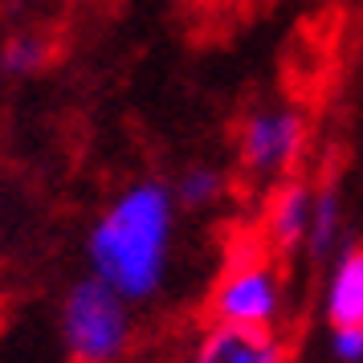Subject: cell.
Instances as JSON below:
<instances>
[{
  "instance_id": "cell-8",
  "label": "cell",
  "mask_w": 363,
  "mask_h": 363,
  "mask_svg": "<svg viewBox=\"0 0 363 363\" xmlns=\"http://www.w3.org/2000/svg\"><path fill=\"white\" fill-rule=\"evenodd\" d=\"M50 62V37L41 33H17L4 41V50H0V66L4 74H33Z\"/></svg>"
},
{
  "instance_id": "cell-7",
  "label": "cell",
  "mask_w": 363,
  "mask_h": 363,
  "mask_svg": "<svg viewBox=\"0 0 363 363\" xmlns=\"http://www.w3.org/2000/svg\"><path fill=\"white\" fill-rule=\"evenodd\" d=\"M327 318L339 330H359L363 327V245L347 249V257L339 262V269H335Z\"/></svg>"
},
{
  "instance_id": "cell-3",
  "label": "cell",
  "mask_w": 363,
  "mask_h": 363,
  "mask_svg": "<svg viewBox=\"0 0 363 363\" xmlns=\"http://www.w3.org/2000/svg\"><path fill=\"white\" fill-rule=\"evenodd\" d=\"M66 343L74 363H111L127 343L123 298L102 278L74 286L66 302Z\"/></svg>"
},
{
  "instance_id": "cell-10",
  "label": "cell",
  "mask_w": 363,
  "mask_h": 363,
  "mask_svg": "<svg viewBox=\"0 0 363 363\" xmlns=\"http://www.w3.org/2000/svg\"><path fill=\"white\" fill-rule=\"evenodd\" d=\"M216 196H220V176H216L213 167H196V172H188L180 180V200L188 208H204Z\"/></svg>"
},
{
  "instance_id": "cell-9",
  "label": "cell",
  "mask_w": 363,
  "mask_h": 363,
  "mask_svg": "<svg viewBox=\"0 0 363 363\" xmlns=\"http://www.w3.org/2000/svg\"><path fill=\"white\" fill-rule=\"evenodd\" d=\"M335 220H339L335 192L323 188V196L314 200V213H311V253L314 257H327L330 241H335Z\"/></svg>"
},
{
  "instance_id": "cell-5",
  "label": "cell",
  "mask_w": 363,
  "mask_h": 363,
  "mask_svg": "<svg viewBox=\"0 0 363 363\" xmlns=\"http://www.w3.org/2000/svg\"><path fill=\"white\" fill-rule=\"evenodd\" d=\"M196 363H286L278 339L269 327H237V323H220V327L200 343Z\"/></svg>"
},
{
  "instance_id": "cell-1",
  "label": "cell",
  "mask_w": 363,
  "mask_h": 363,
  "mask_svg": "<svg viewBox=\"0 0 363 363\" xmlns=\"http://www.w3.org/2000/svg\"><path fill=\"white\" fill-rule=\"evenodd\" d=\"M172 200L160 184H139L118 200L90 237V257L99 278L118 298H143L164 274Z\"/></svg>"
},
{
  "instance_id": "cell-2",
  "label": "cell",
  "mask_w": 363,
  "mask_h": 363,
  "mask_svg": "<svg viewBox=\"0 0 363 363\" xmlns=\"http://www.w3.org/2000/svg\"><path fill=\"white\" fill-rule=\"evenodd\" d=\"M208 311L216 323H237V327H269L278 311V281L269 269V245L265 237H245L233 245L225 274L216 278V290L208 298Z\"/></svg>"
},
{
  "instance_id": "cell-4",
  "label": "cell",
  "mask_w": 363,
  "mask_h": 363,
  "mask_svg": "<svg viewBox=\"0 0 363 363\" xmlns=\"http://www.w3.org/2000/svg\"><path fill=\"white\" fill-rule=\"evenodd\" d=\"M306 123L298 111H257L237 131V155L249 176H274L298 160Z\"/></svg>"
},
{
  "instance_id": "cell-6",
  "label": "cell",
  "mask_w": 363,
  "mask_h": 363,
  "mask_svg": "<svg viewBox=\"0 0 363 363\" xmlns=\"http://www.w3.org/2000/svg\"><path fill=\"white\" fill-rule=\"evenodd\" d=\"M306 220H311V196L298 180L281 184L278 192L269 196L265 204V225H262V237L269 253H290L298 245V237L306 233Z\"/></svg>"
},
{
  "instance_id": "cell-11",
  "label": "cell",
  "mask_w": 363,
  "mask_h": 363,
  "mask_svg": "<svg viewBox=\"0 0 363 363\" xmlns=\"http://www.w3.org/2000/svg\"><path fill=\"white\" fill-rule=\"evenodd\" d=\"M359 335H363V327H359Z\"/></svg>"
}]
</instances>
